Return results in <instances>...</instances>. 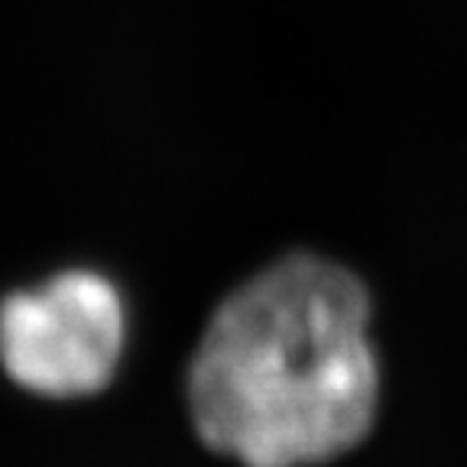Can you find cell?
I'll return each instance as SVG.
<instances>
[{"instance_id": "6da1fadb", "label": "cell", "mask_w": 467, "mask_h": 467, "mask_svg": "<svg viewBox=\"0 0 467 467\" xmlns=\"http://www.w3.org/2000/svg\"><path fill=\"white\" fill-rule=\"evenodd\" d=\"M379 370L370 296L341 263L292 254L212 315L189 367L204 445L244 467H312L364 441Z\"/></svg>"}, {"instance_id": "7a4b0ae2", "label": "cell", "mask_w": 467, "mask_h": 467, "mask_svg": "<svg viewBox=\"0 0 467 467\" xmlns=\"http://www.w3.org/2000/svg\"><path fill=\"white\" fill-rule=\"evenodd\" d=\"M124 302L98 273L68 270L0 306V360L23 389L88 396L108 387L124 354Z\"/></svg>"}]
</instances>
